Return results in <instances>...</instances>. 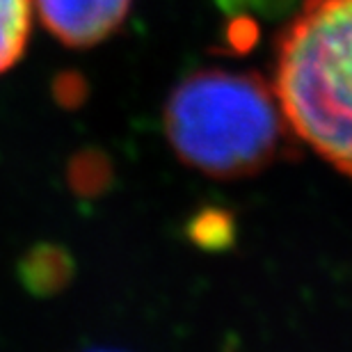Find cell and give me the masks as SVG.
<instances>
[{"label":"cell","mask_w":352,"mask_h":352,"mask_svg":"<svg viewBox=\"0 0 352 352\" xmlns=\"http://www.w3.org/2000/svg\"><path fill=\"white\" fill-rule=\"evenodd\" d=\"M165 133L183 163L215 179L256 174L291 146L274 87L227 69H204L172 89Z\"/></svg>","instance_id":"6da1fadb"},{"label":"cell","mask_w":352,"mask_h":352,"mask_svg":"<svg viewBox=\"0 0 352 352\" xmlns=\"http://www.w3.org/2000/svg\"><path fill=\"white\" fill-rule=\"evenodd\" d=\"M274 94L291 133L352 179V0H307L279 39Z\"/></svg>","instance_id":"7a4b0ae2"},{"label":"cell","mask_w":352,"mask_h":352,"mask_svg":"<svg viewBox=\"0 0 352 352\" xmlns=\"http://www.w3.org/2000/svg\"><path fill=\"white\" fill-rule=\"evenodd\" d=\"M41 23L72 48H89L124 23L131 0H32Z\"/></svg>","instance_id":"3957f363"},{"label":"cell","mask_w":352,"mask_h":352,"mask_svg":"<svg viewBox=\"0 0 352 352\" xmlns=\"http://www.w3.org/2000/svg\"><path fill=\"white\" fill-rule=\"evenodd\" d=\"M74 261L65 250L55 245H37L21 261V277L32 293L46 295L60 291L72 279Z\"/></svg>","instance_id":"277c9868"},{"label":"cell","mask_w":352,"mask_h":352,"mask_svg":"<svg viewBox=\"0 0 352 352\" xmlns=\"http://www.w3.org/2000/svg\"><path fill=\"white\" fill-rule=\"evenodd\" d=\"M32 25V0H0V74L23 58Z\"/></svg>","instance_id":"5b68a950"},{"label":"cell","mask_w":352,"mask_h":352,"mask_svg":"<svg viewBox=\"0 0 352 352\" xmlns=\"http://www.w3.org/2000/svg\"><path fill=\"white\" fill-rule=\"evenodd\" d=\"M234 224L222 210H204L192 222V238L204 248H222L231 241Z\"/></svg>","instance_id":"8992f818"},{"label":"cell","mask_w":352,"mask_h":352,"mask_svg":"<svg viewBox=\"0 0 352 352\" xmlns=\"http://www.w3.org/2000/svg\"><path fill=\"white\" fill-rule=\"evenodd\" d=\"M108 179V163L101 160L96 153H85L78 156L72 167V183L76 190L82 192H96Z\"/></svg>","instance_id":"52a82bcc"}]
</instances>
